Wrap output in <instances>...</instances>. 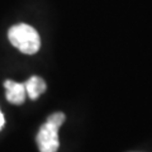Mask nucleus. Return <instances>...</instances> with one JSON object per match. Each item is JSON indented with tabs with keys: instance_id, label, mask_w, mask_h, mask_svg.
<instances>
[{
	"instance_id": "obj_3",
	"label": "nucleus",
	"mask_w": 152,
	"mask_h": 152,
	"mask_svg": "<svg viewBox=\"0 0 152 152\" xmlns=\"http://www.w3.org/2000/svg\"><path fill=\"white\" fill-rule=\"evenodd\" d=\"M4 88H5V96L7 100L12 104H23L26 100V86L24 84H19L12 80H7L4 83Z\"/></svg>"
},
{
	"instance_id": "obj_4",
	"label": "nucleus",
	"mask_w": 152,
	"mask_h": 152,
	"mask_svg": "<svg viewBox=\"0 0 152 152\" xmlns=\"http://www.w3.org/2000/svg\"><path fill=\"white\" fill-rule=\"evenodd\" d=\"M26 86V93L31 99H37L41 94H43L46 91V83L43 79H41L39 76H32L27 80V83L24 84Z\"/></svg>"
},
{
	"instance_id": "obj_2",
	"label": "nucleus",
	"mask_w": 152,
	"mask_h": 152,
	"mask_svg": "<svg viewBox=\"0 0 152 152\" xmlns=\"http://www.w3.org/2000/svg\"><path fill=\"white\" fill-rule=\"evenodd\" d=\"M8 38L15 48L27 55L36 53L41 47V38L38 32L24 23L13 26L8 32Z\"/></svg>"
},
{
	"instance_id": "obj_1",
	"label": "nucleus",
	"mask_w": 152,
	"mask_h": 152,
	"mask_svg": "<svg viewBox=\"0 0 152 152\" xmlns=\"http://www.w3.org/2000/svg\"><path fill=\"white\" fill-rule=\"evenodd\" d=\"M65 122V114L61 112L53 113L47 118L37 133L36 141L39 152H57L60 147L58 129Z\"/></svg>"
},
{
	"instance_id": "obj_5",
	"label": "nucleus",
	"mask_w": 152,
	"mask_h": 152,
	"mask_svg": "<svg viewBox=\"0 0 152 152\" xmlns=\"http://www.w3.org/2000/svg\"><path fill=\"white\" fill-rule=\"evenodd\" d=\"M4 123H5V119H4V115H3V113L0 112V129L4 127Z\"/></svg>"
}]
</instances>
